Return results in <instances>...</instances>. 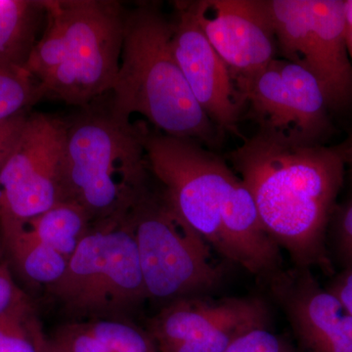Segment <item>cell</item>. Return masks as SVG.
I'll return each mask as SVG.
<instances>
[{"instance_id":"1","label":"cell","mask_w":352,"mask_h":352,"mask_svg":"<svg viewBox=\"0 0 352 352\" xmlns=\"http://www.w3.org/2000/svg\"><path fill=\"white\" fill-rule=\"evenodd\" d=\"M272 239L296 267L328 265L327 234L346 173L339 148L258 131L228 155Z\"/></svg>"},{"instance_id":"2","label":"cell","mask_w":352,"mask_h":352,"mask_svg":"<svg viewBox=\"0 0 352 352\" xmlns=\"http://www.w3.org/2000/svg\"><path fill=\"white\" fill-rule=\"evenodd\" d=\"M109 108L120 120L143 116L157 131L214 144L219 129L200 107L176 62L173 23L157 2L126 11L120 68Z\"/></svg>"},{"instance_id":"3","label":"cell","mask_w":352,"mask_h":352,"mask_svg":"<svg viewBox=\"0 0 352 352\" xmlns=\"http://www.w3.org/2000/svg\"><path fill=\"white\" fill-rule=\"evenodd\" d=\"M45 27L25 69L43 98L85 108L111 92L126 10L113 0H43Z\"/></svg>"},{"instance_id":"4","label":"cell","mask_w":352,"mask_h":352,"mask_svg":"<svg viewBox=\"0 0 352 352\" xmlns=\"http://www.w3.org/2000/svg\"><path fill=\"white\" fill-rule=\"evenodd\" d=\"M65 122L61 201L80 206L94 224L126 215L150 187L147 124L89 105Z\"/></svg>"},{"instance_id":"5","label":"cell","mask_w":352,"mask_h":352,"mask_svg":"<svg viewBox=\"0 0 352 352\" xmlns=\"http://www.w3.org/2000/svg\"><path fill=\"white\" fill-rule=\"evenodd\" d=\"M148 298L171 302L204 296L223 280L212 248L176 210L161 187L148 188L129 210Z\"/></svg>"},{"instance_id":"6","label":"cell","mask_w":352,"mask_h":352,"mask_svg":"<svg viewBox=\"0 0 352 352\" xmlns=\"http://www.w3.org/2000/svg\"><path fill=\"white\" fill-rule=\"evenodd\" d=\"M127 214L92 224L63 276L47 286L48 293L76 320L112 318L148 298Z\"/></svg>"},{"instance_id":"7","label":"cell","mask_w":352,"mask_h":352,"mask_svg":"<svg viewBox=\"0 0 352 352\" xmlns=\"http://www.w3.org/2000/svg\"><path fill=\"white\" fill-rule=\"evenodd\" d=\"M277 48L320 85L329 110L352 106L344 0H268Z\"/></svg>"},{"instance_id":"8","label":"cell","mask_w":352,"mask_h":352,"mask_svg":"<svg viewBox=\"0 0 352 352\" xmlns=\"http://www.w3.org/2000/svg\"><path fill=\"white\" fill-rule=\"evenodd\" d=\"M144 146L150 173L164 195L220 254L221 217L236 173L226 161L192 139L146 126Z\"/></svg>"},{"instance_id":"9","label":"cell","mask_w":352,"mask_h":352,"mask_svg":"<svg viewBox=\"0 0 352 352\" xmlns=\"http://www.w3.org/2000/svg\"><path fill=\"white\" fill-rule=\"evenodd\" d=\"M65 138L64 120L29 113L17 144L0 170V236L22 228L61 201Z\"/></svg>"},{"instance_id":"10","label":"cell","mask_w":352,"mask_h":352,"mask_svg":"<svg viewBox=\"0 0 352 352\" xmlns=\"http://www.w3.org/2000/svg\"><path fill=\"white\" fill-rule=\"evenodd\" d=\"M236 87L244 105L249 104L259 131L318 144L330 131L329 108L320 85L298 65L275 58Z\"/></svg>"},{"instance_id":"11","label":"cell","mask_w":352,"mask_h":352,"mask_svg":"<svg viewBox=\"0 0 352 352\" xmlns=\"http://www.w3.org/2000/svg\"><path fill=\"white\" fill-rule=\"evenodd\" d=\"M270 318V307L256 296H193L166 303L147 332L157 352H224L245 333L268 327Z\"/></svg>"},{"instance_id":"12","label":"cell","mask_w":352,"mask_h":352,"mask_svg":"<svg viewBox=\"0 0 352 352\" xmlns=\"http://www.w3.org/2000/svg\"><path fill=\"white\" fill-rule=\"evenodd\" d=\"M197 22L235 85L265 68L278 51L268 0L193 1Z\"/></svg>"},{"instance_id":"13","label":"cell","mask_w":352,"mask_h":352,"mask_svg":"<svg viewBox=\"0 0 352 352\" xmlns=\"http://www.w3.org/2000/svg\"><path fill=\"white\" fill-rule=\"evenodd\" d=\"M171 23L173 53L192 94L219 131H235L244 102L197 22L193 1L175 2Z\"/></svg>"},{"instance_id":"14","label":"cell","mask_w":352,"mask_h":352,"mask_svg":"<svg viewBox=\"0 0 352 352\" xmlns=\"http://www.w3.org/2000/svg\"><path fill=\"white\" fill-rule=\"evenodd\" d=\"M300 352H352V315L307 268L281 270L268 280Z\"/></svg>"},{"instance_id":"15","label":"cell","mask_w":352,"mask_h":352,"mask_svg":"<svg viewBox=\"0 0 352 352\" xmlns=\"http://www.w3.org/2000/svg\"><path fill=\"white\" fill-rule=\"evenodd\" d=\"M44 18L43 0H0V65L25 68Z\"/></svg>"},{"instance_id":"16","label":"cell","mask_w":352,"mask_h":352,"mask_svg":"<svg viewBox=\"0 0 352 352\" xmlns=\"http://www.w3.org/2000/svg\"><path fill=\"white\" fill-rule=\"evenodd\" d=\"M82 208L71 201H59L22 227L34 239L69 258L92 226Z\"/></svg>"},{"instance_id":"17","label":"cell","mask_w":352,"mask_h":352,"mask_svg":"<svg viewBox=\"0 0 352 352\" xmlns=\"http://www.w3.org/2000/svg\"><path fill=\"white\" fill-rule=\"evenodd\" d=\"M0 237L10 263L28 279L47 287L63 276L69 259L23 229Z\"/></svg>"},{"instance_id":"18","label":"cell","mask_w":352,"mask_h":352,"mask_svg":"<svg viewBox=\"0 0 352 352\" xmlns=\"http://www.w3.org/2000/svg\"><path fill=\"white\" fill-rule=\"evenodd\" d=\"M43 338L29 300L0 314V352H41Z\"/></svg>"},{"instance_id":"19","label":"cell","mask_w":352,"mask_h":352,"mask_svg":"<svg viewBox=\"0 0 352 352\" xmlns=\"http://www.w3.org/2000/svg\"><path fill=\"white\" fill-rule=\"evenodd\" d=\"M43 98L38 82L27 69L0 65V122L28 113Z\"/></svg>"},{"instance_id":"20","label":"cell","mask_w":352,"mask_h":352,"mask_svg":"<svg viewBox=\"0 0 352 352\" xmlns=\"http://www.w3.org/2000/svg\"><path fill=\"white\" fill-rule=\"evenodd\" d=\"M82 323L109 352H157L151 336L127 322L96 318Z\"/></svg>"},{"instance_id":"21","label":"cell","mask_w":352,"mask_h":352,"mask_svg":"<svg viewBox=\"0 0 352 352\" xmlns=\"http://www.w3.org/2000/svg\"><path fill=\"white\" fill-rule=\"evenodd\" d=\"M224 352H300L286 338L270 327L254 329L234 340Z\"/></svg>"},{"instance_id":"22","label":"cell","mask_w":352,"mask_h":352,"mask_svg":"<svg viewBox=\"0 0 352 352\" xmlns=\"http://www.w3.org/2000/svg\"><path fill=\"white\" fill-rule=\"evenodd\" d=\"M333 215V250L344 270L352 266V197Z\"/></svg>"},{"instance_id":"23","label":"cell","mask_w":352,"mask_h":352,"mask_svg":"<svg viewBox=\"0 0 352 352\" xmlns=\"http://www.w3.org/2000/svg\"><path fill=\"white\" fill-rule=\"evenodd\" d=\"M10 265V259L0 237V314L28 300L14 281Z\"/></svg>"},{"instance_id":"24","label":"cell","mask_w":352,"mask_h":352,"mask_svg":"<svg viewBox=\"0 0 352 352\" xmlns=\"http://www.w3.org/2000/svg\"><path fill=\"white\" fill-rule=\"evenodd\" d=\"M29 113H23L0 122V170L19 140Z\"/></svg>"},{"instance_id":"25","label":"cell","mask_w":352,"mask_h":352,"mask_svg":"<svg viewBox=\"0 0 352 352\" xmlns=\"http://www.w3.org/2000/svg\"><path fill=\"white\" fill-rule=\"evenodd\" d=\"M352 315V266L344 268L326 287Z\"/></svg>"},{"instance_id":"26","label":"cell","mask_w":352,"mask_h":352,"mask_svg":"<svg viewBox=\"0 0 352 352\" xmlns=\"http://www.w3.org/2000/svg\"><path fill=\"white\" fill-rule=\"evenodd\" d=\"M344 13H346V47L352 63V0H344Z\"/></svg>"},{"instance_id":"27","label":"cell","mask_w":352,"mask_h":352,"mask_svg":"<svg viewBox=\"0 0 352 352\" xmlns=\"http://www.w3.org/2000/svg\"><path fill=\"white\" fill-rule=\"evenodd\" d=\"M338 148H339L340 154L344 157L346 170L349 171V177H351L352 182V136L347 139L344 144L338 146Z\"/></svg>"},{"instance_id":"28","label":"cell","mask_w":352,"mask_h":352,"mask_svg":"<svg viewBox=\"0 0 352 352\" xmlns=\"http://www.w3.org/2000/svg\"><path fill=\"white\" fill-rule=\"evenodd\" d=\"M41 352H67L61 349L57 344L53 342L52 339H48L44 336L41 342Z\"/></svg>"}]
</instances>
